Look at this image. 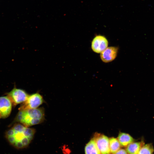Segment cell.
I'll use <instances>...</instances> for the list:
<instances>
[{
    "mask_svg": "<svg viewBox=\"0 0 154 154\" xmlns=\"http://www.w3.org/2000/svg\"><path fill=\"white\" fill-rule=\"evenodd\" d=\"M144 144L143 142H133L126 147V150L128 154H137Z\"/></svg>",
    "mask_w": 154,
    "mask_h": 154,
    "instance_id": "11",
    "label": "cell"
},
{
    "mask_svg": "<svg viewBox=\"0 0 154 154\" xmlns=\"http://www.w3.org/2000/svg\"><path fill=\"white\" fill-rule=\"evenodd\" d=\"M12 103L7 96L0 97V117L6 118L11 114Z\"/></svg>",
    "mask_w": 154,
    "mask_h": 154,
    "instance_id": "7",
    "label": "cell"
},
{
    "mask_svg": "<svg viewBox=\"0 0 154 154\" xmlns=\"http://www.w3.org/2000/svg\"><path fill=\"white\" fill-rule=\"evenodd\" d=\"M109 143L110 152L112 154H114L120 149L121 146L117 139L114 137L110 138Z\"/></svg>",
    "mask_w": 154,
    "mask_h": 154,
    "instance_id": "12",
    "label": "cell"
},
{
    "mask_svg": "<svg viewBox=\"0 0 154 154\" xmlns=\"http://www.w3.org/2000/svg\"><path fill=\"white\" fill-rule=\"evenodd\" d=\"M35 130L21 124H15L5 133V137L11 145L17 149L27 147L33 139Z\"/></svg>",
    "mask_w": 154,
    "mask_h": 154,
    "instance_id": "1",
    "label": "cell"
},
{
    "mask_svg": "<svg viewBox=\"0 0 154 154\" xmlns=\"http://www.w3.org/2000/svg\"><path fill=\"white\" fill-rule=\"evenodd\" d=\"M44 119V111L43 108L19 110L16 121L29 127L41 123Z\"/></svg>",
    "mask_w": 154,
    "mask_h": 154,
    "instance_id": "2",
    "label": "cell"
},
{
    "mask_svg": "<svg viewBox=\"0 0 154 154\" xmlns=\"http://www.w3.org/2000/svg\"><path fill=\"white\" fill-rule=\"evenodd\" d=\"M114 154H127L126 150L123 149H120Z\"/></svg>",
    "mask_w": 154,
    "mask_h": 154,
    "instance_id": "14",
    "label": "cell"
},
{
    "mask_svg": "<svg viewBox=\"0 0 154 154\" xmlns=\"http://www.w3.org/2000/svg\"><path fill=\"white\" fill-rule=\"evenodd\" d=\"M7 95L14 105L24 102L29 96L24 90L15 88L8 93Z\"/></svg>",
    "mask_w": 154,
    "mask_h": 154,
    "instance_id": "5",
    "label": "cell"
},
{
    "mask_svg": "<svg viewBox=\"0 0 154 154\" xmlns=\"http://www.w3.org/2000/svg\"><path fill=\"white\" fill-rule=\"evenodd\" d=\"M42 97L39 93H36L29 96L27 100L20 108L19 110L37 108L43 102Z\"/></svg>",
    "mask_w": 154,
    "mask_h": 154,
    "instance_id": "4",
    "label": "cell"
},
{
    "mask_svg": "<svg viewBox=\"0 0 154 154\" xmlns=\"http://www.w3.org/2000/svg\"><path fill=\"white\" fill-rule=\"evenodd\" d=\"M85 154H100L96 142L93 138L85 147Z\"/></svg>",
    "mask_w": 154,
    "mask_h": 154,
    "instance_id": "10",
    "label": "cell"
},
{
    "mask_svg": "<svg viewBox=\"0 0 154 154\" xmlns=\"http://www.w3.org/2000/svg\"><path fill=\"white\" fill-rule=\"evenodd\" d=\"M154 151L153 147L151 144L143 145L137 154H153Z\"/></svg>",
    "mask_w": 154,
    "mask_h": 154,
    "instance_id": "13",
    "label": "cell"
},
{
    "mask_svg": "<svg viewBox=\"0 0 154 154\" xmlns=\"http://www.w3.org/2000/svg\"></svg>",
    "mask_w": 154,
    "mask_h": 154,
    "instance_id": "15",
    "label": "cell"
},
{
    "mask_svg": "<svg viewBox=\"0 0 154 154\" xmlns=\"http://www.w3.org/2000/svg\"><path fill=\"white\" fill-rule=\"evenodd\" d=\"M100 154H111L109 140L108 137L101 133H96L93 137Z\"/></svg>",
    "mask_w": 154,
    "mask_h": 154,
    "instance_id": "3",
    "label": "cell"
},
{
    "mask_svg": "<svg viewBox=\"0 0 154 154\" xmlns=\"http://www.w3.org/2000/svg\"><path fill=\"white\" fill-rule=\"evenodd\" d=\"M118 48L115 46L106 48L100 54V58L102 61L105 63L110 62L116 58Z\"/></svg>",
    "mask_w": 154,
    "mask_h": 154,
    "instance_id": "8",
    "label": "cell"
},
{
    "mask_svg": "<svg viewBox=\"0 0 154 154\" xmlns=\"http://www.w3.org/2000/svg\"><path fill=\"white\" fill-rule=\"evenodd\" d=\"M117 139L121 146L123 147H126L134 141V139L129 134L123 132L119 133Z\"/></svg>",
    "mask_w": 154,
    "mask_h": 154,
    "instance_id": "9",
    "label": "cell"
},
{
    "mask_svg": "<svg viewBox=\"0 0 154 154\" xmlns=\"http://www.w3.org/2000/svg\"><path fill=\"white\" fill-rule=\"evenodd\" d=\"M108 43V40L105 37L101 35H97L92 41V49L95 52L101 53L107 47Z\"/></svg>",
    "mask_w": 154,
    "mask_h": 154,
    "instance_id": "6",
    "label": "cell"
}]
</instances>
